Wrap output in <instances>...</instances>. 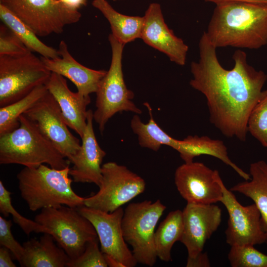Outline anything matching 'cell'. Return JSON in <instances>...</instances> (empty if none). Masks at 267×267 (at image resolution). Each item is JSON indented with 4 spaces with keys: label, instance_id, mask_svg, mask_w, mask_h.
Here are the masks:
<instances>
[{
    "label": "cell",
    "instance_id": "17",
    "mask_svg": "<svg viewBox=\"0 0 267 267\" xmlns=\"http://www.w3.org/2000/svg\"><path fill=\"white\" fill-rule=\"evenodd\" d=\"M140 38L165 54L171 61L178 65H185L188 46L168 27L159 3H150L146 10Z\"/></svg>",
    "mask_w": 267,
    "mask_h": 267
},
{
    "label": "cell",
    "instance_id": "4",
    "mask_svg": "<svg viewBox=\"0 0 267 267\" xmlns=\"http://www.w3.org/2000/svg\"><path fill=\"white\" fill-rule=\"evenodd\" d=\"M16 129L0 136V164L37 167L46 164L56 169L69 167L70 161L24 114Z\"/></svg>",
    "mask_w": 267,
    "mask_h": 267
},
{
    "label": "cell",
    "instance_id": "35",
    "mask_svg": "<svg viewBox=\"0 0 267 267\" xmlns=\"http://www.w3.org/2000/svg\"><path fill=\"white\" fill-rule=\"evenodd\" d=\"M59 1L67 8L78 10L82 6L86 5L87 0H59Z\"/></svg>",
    "mask_w": 267,
    "mask_h": 267
},
{
    "label": "cell",
    "instance_id": "28",
    "mask_svg": "<svg viewBox=\"0 0 267 267\" xmlns=\"http://www.w3.org/2000/svg\"><path fill=\"white\" fill-rule=\"evenodd\" d=\"M11 193L4 187L0 181V212L5 217L9 214L12 216L13 221L19 225L25 233L30 234L32 232L50 234L49 230L45 226L35 221L25 218L20 215L13 207L11 203Z\"/></svg>",
    "mask_w": 267,
    "mask_h": 267
},
{
    "label": "cell",
    "instance_id": "34",
    "mask_svg": "<svg viewBox=\"0 0 267 267\" xmlns=\"http://www.w3.org/2000/svg\"><path fill=\"white\" fill-rule=\"evenodd\" d=\"M10 251L7 248L1 246L0 248V267H15L16 265L12 260Z\"/></svg>",
    "mask_w": 267,
    "mask_h": 267
},
{
    "label": "cell",
    "instance_id": "7",
    "mask_svg": "<svg viewBox=\"0 0 267 267\" xmlns=\"http://www.w3.org/2000/svg\"><path fill=\"white\" fill-rule=\"evenodd\" d=\"M166 207L160 200L129 204L124 211L122 229L126 242L132 247L137 263L153 267L157 256L155 229Z\"/></svg>",
    "mask_w": 267,
    "mask_h": 267
},
{
    "label": "cell",
    "instance_id": "3",
    "mask_svg": "<svg viewBox=\"0 0 267 267\" xmlns=\"http://www.w3.org/2000/svg\"><path fill=\"white\" fill-rule=\"evenodd\" d=\"M70 167L56 169L42 164L37 167H25L17 175L22 198L30 210L65 205L73 208L84 206V199L71 187Z\"/></svg>",
    "mask_w": 267,
    "mask_h": 267
},
{
    "label": "cell",
    "instance_id": "30",
    "mask_svg": "<svg viewBox=\"0 0 267 267\" xmlns=\"http://www.w3.org/2000/svg\"><path fill=\"white\" fill-rule=\"evenodd\" d=\"M98 238L87 244L84 252L77 258L70 259L67 267H107L104 255L99 249Z\"/></svg>",
    "mask_w": 267,
    "mask_h": 267
},
{
    "label": "cell",
    "instance_id": "13",
    "mask_svg": "<svg viewBox=\"0 0 267 267\" xmlns=\"http://www.w3.org/2000/svg\"><path fill=\"white\" fill-rule=\"evenodd\" d=\"M222 181L218 171L201 162L184 163L175 173L177 190L187 203L212 204L220 202Z\"/></svg>",
    "mask_w": 267,
    "mask_h": 267
},
{
    "label": "cell",
    "instance_id": "31",
    "mask_svg": "<svg viewBox=\"0 0 267 267\" xmlns=\"http://www.w3.org/2000/svg\"><path fill=\"white\" fill-rule=\"evenodd\" d=\"M30 51L4 24L0 26V55H16Z\"/></svg>",
    "mask_w": 267,
    "mask_h": 267
},
{
    "label": "cell",
    "instance_id": "12",
    "mask_svg": "<svg viewBox=\"0 0 267 267\" xmlns=\"http://www.w3.org/2000/svg\"><path fill=\"white\" fill-rule=\"evenodd\" d=\"M24 114L67 159L80 149V140L68 129L58 103L48 91Z\"/></svg>",
    "mask_w": 267,
    "mask_h": 267
},
{
    "label": "cell",
    "instance_id": "37",
    "mask_svg": "<svg viewBox=\"0 0 267 267\" xmlns=\"http://www.w3.org/2000/svg\"><path fill=\"white\" fill-rule=\"evenodd\" d=\"M108 267H125L123 264L113 257L104 254Z\"/></svg>",
    "mask_w": 267,
    "mask_h": 267
},
{
    "label": "cell",
    "instance_id": "36",
    "mask_svg": "<svg viewBox=\"0 0 267 267\" xmlns=\"http://www.w3.org/2000/svg\"><path fill=\"white\" fill-rule=\"evenodd\" d=\"M204 1L205 2L214 3L216 4L223 2H240L267 5V0H204Z\"/></svg>",
    "mask_w": 267,
    "mask_h": 267
},
{
    "label": "cell",
    "instance_id": "22",
    "mask_svg": "<svg viewBox=\"0 0 267 267\" xmlns=\"http://www.w3.org/2000/svg\"><path fill=\"white\" fill-rule=\"evenodd\" d=\"M251 178L233 186L230 190L253 200L261 215V226L267 244V163L263 160L251 164Z\"/></svg>",
    "mask_w": 267,
    "mask_h": 267
},
{
    "label": "cell",
    "instance_id": "18",
    "mask_svg": "<svg viewBox=\"0 0 267 267\" xmlns=\"http://www.w3.org/2000/svg\"><path fill=\"white\" fill-rule=\"evenodd\" d=\"M93 121V112L89 109L81 147L68 160L73 164L69 175L74 182L93 183L99 187L102 179L101 164L106 153L96 140Z\"/></svg>",
    "mask_w": 267,
    "mask_h": 267
},
{
    "label": "cell",
    "instance_id": "10",
    "mask_svg": "<svg viewBox=\"0 0 267 267\" xmlns=\"http://www.w3.org/2000/svg\"><path fill=\"white\" fill-rule=\"evenodd\" d=\"M101 173L98 191L85 198L84 206L111 213L145 189L144 180L125 166L107 162L102 165Z\"/></svg>",
    "mask_w": 267,
    "mask_h": 267
},
{
    "label": "cell",
    "instance_id": "11",
    "mask_svg": "<svg viewBox=\"0 0 267 267\" xmlns=\"http://www.w3.org/2000/svg\"><path fill=\"white\" fill-rule=\"evenodd\" d=\"M40 37L62 33L65 26L78 22L81 13L59 0H0Z\"/></svg>",
    "mask_w": 267,
    "mask_h": 267
},
{
    "label": "cell",
    "instance_id": "16",
    "mask_svg": "<svg viewBox=\"0 0 267 267\" xmlns=\"http://www.w3.org/2000/svg\"><path fill=\"white\" fill-rule=\"evenodd\" d=\"M182 211L183 232L180 242L186 248L188 257L203 252L206 241L222 222V210L215 205L187 203Z\"/></svg>",
    "mask_w": 267,
    "mask_h": 267
},
{
    "label": "cell",
    "instance_id": "38",
    "mask_svg": "<svg viewBox=\"0 0 267 267\" xmlns=\"http://www.w3.org/2000/svg\"><path fill=\"white\" fill-rule=\"evenodd\" d=\"M114 1H116V0H113Z\"/></svg>",
    "mask_w": 267,
    "mask_h": 267
},
{
    "label": "cell",
    "instance_id": "23",
    "mask_svg": "<svg viewBox=\"0 0 267 267\" xmlns=\"http://www.w3.org/2000/svg\"><path fill=\"white\" fill-rule=\"evenodd\" d=\"M92 5L108 20L111 34L119 42L125 45L140 38L143 16H128L119 13L106 0H93Z\"/></svg>",
    "mask_w": 267,
    "mask_h": 267
},
{
    "label": "cell",
    "instance_id": "20",
    "mask_svg": "<svg viewBox=\"0 0 267 267\" xmlns=\"http://www.w3.org/2000/svg\"><path fill=\"white\" fill-rule=\"evenodd\" d=\"M45 86L58 103L68 127L81 138L87 125V107L91 101L90 96L72 91L65 78L53 72Z\"/></svg>",
    "mask_w": 267,
    "mask_h": 267
},
{
    "label": "cell",
    "instance_id": "1",
    "mask_svg": "<svg viewBox=\"0 0 267 267\" xmlns=\"http://www.w3.org/2000/svg\"><path fill=\"white\" fill-rule=\"evenodd\" d=\"M216 49L204 32L199 42V58L190 65L189 84L205 96L210 122L224 135L245 141L248 117L267 75L249 65L241 49L233 54L234 67L224 68Z\"/></svg>",
    "mask_w": 267,
    "mask_h": 267
},
{
    "label": "cell",
    "instance_id": "19",
    "mask_svg": "<svg viewBox=\"0 0 267 267\" xmlns=\"http://www.w3.org/2000/svg\"><path fill=\"white\" fill-rule=\"evenodd\" d=\"M58 51L59 56L54 58L41 56L46 67L70 80L80 94L87 96L95 93L107 71L92 69L80 64L72 56L64 41H60Z\"/></svg>",
    "mask_w": 267,
    "mask_h": 267
},
{
    "label": "cell",
    "instance_id": "25",
    "mask_svg": "<svg viewBox=\"0 0 267 267\" xmlns=\"http://www.w3.org/2000/svg\"><path fill=\"white\" fill-rule=\"evenodd\" d=\"M182 232V211L176 210L170 212L155 232L154 244L157 258L164 262L171 261L172 248L175 242L180 241Z\"/></svg>",
    "mask_w": 267,
    "mask_h": 267
},
{
    "label": "cell",
    "instance_id": "21",
    "mask_svg": "<svg viewBox=\"0 0 267 267\" xmlns=\"http://www.w3.org/2000/svg\"><path fill=\"white\" fill-rule=\"evenodd\" d=\"M54 241L51 235L44 233L39 240L32 238L25 242L23 244L24 253L19 263L21 267H67L70 258Z\"/></svg>",
    "mask_w": 267,
    "mask_h": 267
},
{
    "label": "cell",
    "instance_id": "5",
    "mask_svg": "<svg viewBox=\"0 0 267 267\" xmlns=\"http://www.w3.org/2000/svg\"><path fill=\"white\" fill-rule=\"evenodd\" d=\"M137 134L141 147L157 151L161 145L169 146L179 153L184 163L193 162L195 157L202 155H210L230 166L243 179L249 178V174L230 159L227 148L222 140L198 135H189L182 140L177 139L164 132L152 116L149 117L148 123L139 125Z\"/></svg>",
    "mask_w": 267,
    "mask_h": 267
},
{
    "label": "cell",
    "instance_id": "29",
    "mask_svg": "<svg viewBox=\"0 0 267 267\" xmlns=\"http://www.w3.org/2000/svg\"><path fill=\"white\" fill-rule=\"evenodd\" d=\"M228 259L232 267H267V255L250 245L230 246Z\"/></svg>",
    "mask_w": 267,
    "mask_h": 267
},
{
    "label": "cell",
    "instance_id": "15",
    "mask_svg": "<svg viewBox=\"0 0 267 267\" xmlns=\"http://www.w3.org/2000/svg\"><path fill=\"white\" fill-rule=\"evenodd\" d=\"M77 208L94 226L103 254L116 259L125 267H134L137 265L123 237L122 220L124 210L122 207L111 213L85 206Z\"/></svg>",
    "mask_w": 267,
    "mask_h": 267
},
{
    "label": "cell",
    "instance_id": "14",
    "mask_svg": "<svg viewBox=\"0 0 267 267\" xmlns=\"http://www.w3.org/2000/svg\"><path fill=\"white\" fill-rule=\"evenodd\" d=\"M222 196L220 201L228 214L225 231L226 242L233 245H256L265 243L261 222L260 213L254 203L242 205L230 190L221 183Z\"/></svg>",
    "mask_w": 267,
    "mask_h": 267
},
{
    "label": "cell",
    "instance_id": "27",
    "mask_svg": "<svg viewBox=\"0 0 267 267\" xmlns=\"http://www.w3.org/2000/svg\"><path fill=\"white\" fill-rule=\"evenodd\" d=\"M247 130L263 146L267 147V89L262 91L251 111Z\"/></svg>",
    "mask_w": 267,
    "mask_h": 267
},
{
    "label": "cell",
    "instance_id": "24",
    "mask_svg": "<svg viewBox=\"0 0 267 267\" xmlns=\"http://www.w3.org/2000/svg\"><path fill=\"white\" fill-rule=\"evenodd\" d=\"M0 18L6 26L31 51L41 56L54 58L59 56L58 49L49 46L38 38L34 31L12 12L0 3Z\"/></svg>",
    "mask_w": 267,
    "mask_h": 267
},
{
    "label": "cell",
    "instance_id": "26",
    "mask_svg": "<svg viewBox=\"0 0 267 267\" xmlns=\"http://www.w3.org/2000/svg\"><path fill=\"white\" fill-rule=\"evenodd\" d=\"M48 91L45 85L34 89L18 100L0 108V136L16 129L20 126L19 118Z\"/></svg>",
    "mask_w": 267,
    "mask_h": 267
},
{
    "label": "cell",
    "instance_id": "8",
    "mask_svg": "<svg viewBox=\"0 0 267 267\" xmlns=\"http://www.w3.org/2000/svg\"><path fill=\"white\" fill-rule=\"evenodd\" d=\"M35 221L49 230L70 259L77 258L88 243L98 238L92 223L77 208L62 205L43 208L35 216Z\"/></svg>",
    "mask_w": 267,
    "mask_h": 267
},
{
    "label": "cell",
    "instance_id": "6",
    "mask_svg": "<svg viewBox=\"0 0 267 267\" xmlns=\"http://www.w3.org/2000/svg\"><path fill=\"white\" fill-rule=\"evenodd\" d=\"M108 40L112 51L109 69L100 81L95 92L96 97L93 120L102 134L108 120L117 113L130 111L142 113L132 99L134 92L125 84L122 70V55L124 44L110 34Z\"/></svg>",
    "mask_w": 267,
    "mask_h": 267
},
{
    "label": "cell",
    "instance_id": "2",
    "mask_svg": "<svg viewBox=\"0 0 267 267\" xmlns=\"http://www.w3.org/2000/svg\"><path fill=\"white\" fill-rule=\"evenodd\" d=\"M205 32L217 48L257 49L267 45V5L218 3Z\"/></svg>",
    "mask_w": 267,
    "mask_h": 267
},
{
    "label": "cell",
    "instance_id": "9",
    "mask_svg": "<svg viewBox=\"0 0 267 267\" xmlns=\"http://www.w3.org/2000/svg\"><path fill=\"white\" fill-rule=\"evenodd\" d=\"M51 72L32 51L0 55V107L24 97L45 85Z\"/></svg>",
    "mask_w": 267,
    "mask_h": 267
},
{
    "label": "cell",
    "instance_id": "32",
    "mask_svg": "<svg viewBox=\"0 0 267 267\" xmlns=\"http://www.w3.org/2000/svg\"><path fill=\"white\" fill-rule=\"evenodd\" d=\"M12 223L0 216V245L9 250L14 259L20 263L23 253L24 247L16 241L11 232Z\"/></svg>",
    "mask_w": 267,
    "mask_h": 267
},
{
    "label": "cell",
    "instance_id": "33",
    "mask_svg": "<svg viewBox=\"0 0 267 267\" xmlns=\"http://www.w3.org/2000/svg\"><path fill=\"white\" fill-rule=\"evenodd\" d=\"M210 262L206 253L203 252L194 258H187L186 267H209Z\"/></svg>",
    "mask_w": 267,
    "mask_h": 267
}]
</instances>
